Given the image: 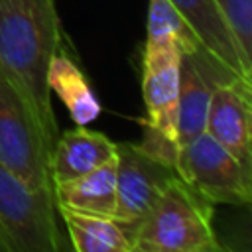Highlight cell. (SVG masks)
Segmentation results:
<instances>
[{
  "instance_id": "ba28073f",
  "label": "cell",
  "mask_w": 252,
  "mask_h": 252,
  "mask_svg": "<svg viewBox=\"0 0 252 252\" xmlns=\"http://www.w3.org/2000/svg\"><path fill=\"white\" fill-rule=\"evenodd\" d=\"M232 77H236V73H232L226 65H222L207 47L181 53L179 96H177V116H175L177 148L191 142L201 132H205L213 91L219 83H224Z\"/></svg>"
},
{
  "instance_id": "9c48e42d",
  "label": "cell",
  "mask_w": 252,
  "mask_h": 252,
  "mask_svg": "<svg viewBox=\"0 0 252 252\" xmlns=\"http://www.w3.org/2000/svg\"><path fill=\"white\" fill-rule=\"evenodd\" d=\"M205 132L252 171V81L236 75L215 87Z\"/></svg>"
},
{
  "instance_id": "8fae6325",
  "label": "cell",
  "mask_w": 252,
  "mask_h": 252,
  "mask_svg": "<svg viewBox=\"0 0 252 252\" xmlns=\"http://www.w3.org/2000/svg\"><path fill=\"white\" fill-rule=\"evenodd\" d=\"M173 8L185 18V22L199 35L201 43L232 73L252 81V65H248L240 53L236 39L232 37L224 18L213 0H169Z\"/></svg>"
},
{
  "instance_id": "3957f363",
  "label": "cell",
  "mask_w": 252,
  "mask_h": 252,
  "mask_svg": "<svg viewBox=\"0 0 252 252\" xmlns=\"http://www.w3.org/2000/svg\"><path fill=\"white\" fill-rule=\"evenodd\" d=\"M0 224L14 252H61L67 248L55 219L53 185L28 187L2 163Z\"/></svg>"
},
{
  "instance_id": "5b68a950",
  "label": "cell",
  "mask_w": 252,
  "mask_h": 252,
  "mask_svg": "<svg viewBox=\"0 0 252 252\" xmlns=\"http://www.w3.org/2000/svg\"><path fill=\"white\" fill-rule=\"evenodd\" d=\"M175 171L213 205L242 207L252 199V171L207 132L177 148Z\"/></svg>"
},
{
  "instance_id": "8992f818",
  "label": "cell",
  "mask_w": 252,
  "mask_h": 252,
  "mask_svg": "<svg viewBox=\"0 0 252 252\" xmlns=\"http://www.w3.org/2000/svg\"><path fill=\"white\" fill-rule=\"evenodd\" d=\"M179 177L175 167L148 154L140 144H116L114 219L140 226L161 191Z\"/></svg>"
},
{
  "instance_id": "52a82bcc",
  "label": "cell",
  "mask_w": 252,
  "mask_h": 252,
  "mask_svg": "<svg viewBox=\"0 0 252 252\" xmlns=\"http://www.w3.org/2000/svg\"><path fill=\"white\" fill-rule=\"evenodd\" d=\"M181 53L183 51L175 41L146 39L142 55V94L146 102L144 126L173 146Z\"/></svg>"
},
{
  "instance_id": "2e32d148",
  "label": "cell",
  "mask_w": 252,
  "mask_h": 252,
  "mask_svg": "<svg viewBox=\"0 0 252 252\" xmlns=\"http://www.w3.org/2000/svg\"><path fill=\"white\" fill-rule=\"evenodd\" d=\"M224 18L240 53L252 65V0H213Z\"/></svg>"
},
{
  "instance_id": "6da1fadb",
  "label": "cell",
  "mask_w": 252,
  "mask_h": 252,
  "mask_svg": "<svg viewBox=\"0 0 252 252\" xmlns=\"http://www.w3.org/2000/svg\"><path fill=\"white\" fill-rule=\"evenodd\" d=\"M59 47L55 0H0V71L24 94L51 148L59 134L45 75Z\"/></svg>"
},
{
  "instance_id": "4fadbf2b",
  "label": "cell",
  "mask_w": 252,
  "mask_h": 252,
  "mask_svg": "<svg viewBox=\"0 0 252 252\" xmlns=\"http://www.w3.org/2000/svg\"><path fill=\"white\" fill-rule=\"evenodd\" d=\"M55 205L87 215L114 217L116 158L63 183L53 185Z\"/></svg>"
},
{
  "instance_id": "7a4b0ae2",
  "label": "cell",
  "mask_w": 252,
  "mask_h": 252,
  "mask_svg": "<svg viewBox=\"0 0 252 252\" xmlns=\"http://www.w3.org/2000/svg\"><path fill=\"white\" fill-rule=\"evenodd\" d=\"M213 203L175 177L138 226L134 252H219Z\"/></svg>"
},
{
  "instance_id": "e0dca14e",
  "label": "cell",
  "mask_w": 252,
  "mask_h": 252,
  "mask_svg": "<svg viewBox=\"0 0 252 252\" xmlns=\"http://www.w3.org/2000/svg\"><path fill=\"white\" fill-rule=\"evenodd\" d=\"M0 252H14V246H12L10 238L6 236V232H4V228H2V224H0Z\"/></svg>"
},
{
  "instance_id": "9a60e30c",
  "label": "cell",
  "mask_w": 252,
  "mask_h": 252,
  "mask_svg": "<svg viewBox=\"0 0 252 252\" xmlns=\"http://www.w3.org/2000/svg\"><path fill=\"white\" fill-rule=\"evenodd\" d=\"M175 41L181 51H195L205 47L185 18L173 8L169 0H150L148 8V37Z\"/></svg>"
},
{
  "instance_id": "7c38bea8",
  "label": "cell",
  "mask_w": 252,
  "mask_h": 252,
  "mask_svg": "<svg viewBox=\"0 0 252 252\" xmlns=\"http://www.w3.org/2000/svg\"><path fill=\"white\" fill-rule=\"evenodd\" d=\"M55 209L67 226L71 248L77 252H134L136 226L114 217L77 213L57 205Z\"/></svg>"
},
{
  "instance_id": "5bb4252c",
  "label": "cell",
  "mask_w": 252,
  "mask_h": 252,
  "mask_svg": "<svg viewBox=\"0 0 252 252\" xmlns=\"http://www.w3.org/2000/svg\"><path fill=\"white\" fill-rule=\"evenodd\" d=\"M45 81L49 93H55L67 106V112L75 124L87 126L98 118L102 108L94 91L91 89L81 67L65 51H61V47L53 53L47 65Z\"/></svg>"
},
{
  "instance_id": "30bf717a",
  "label": "cell",
  "mask_w": 252,
  "mask_h": 252,
  "mask_svg": "<svg viewBox=\"0 0 252 252\" xmlns=\"http://www.w3.org/2000/svg\"><path fill=\"white\" fill-rule=\"evenodd\" d=\"M116 158V142L87 126H75L57 136L49 156L51 185L75 179Z\"/></svg>"
},
{
  "instance_id": "277c9868",
  "label": "cell",
  "mask_w": 252,
  "mask_h": 252,
  "mask_svg": "<svg viewBox=\"0 0 252 252\" xmlns=\"http://www.w3.org/2000/svg\"><path fill=\"white\" fill-rule=\"evenodd\" d=\"M51 146L14 83L0 71V163L28 187L51 185Z\"/></svg>"
}]
</instances>
